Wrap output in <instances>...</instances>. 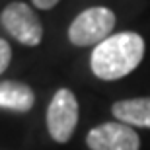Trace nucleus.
<instances>
[{"mask_svg":"<svg viewBox=\"0 0 150 150\" xmlns=\"http://www.w3.org/2000/svg\"><path fill=\"white\" fill-rule=\"evenodd\" d=\"M142 57L144 39L134 31H123L96 45L90 57V67L100 80H119L133 72Z\"/></svg>","mask_w":150,"mask_h":150,"instance_id":"obj_1","label":"nucleus"},{"mask_svg":"<svg viewBox=\"0 0 150 150\" xmlns=\"http://www.w3.org/2000/svg\"><path fill=\"white\" fill-rule=\"evenodd\" d=\"M115 28V14L109 8L96 6L80 12L68 28V39L76 47H90L105 41Z\"/></svg>","mask_w":150,"mask_h":150,"instance_id":"obj_2","label":"nucleus"},{"mask_svg":"<svg viewBox=\"0 0 150 150\" xmlns=\"http://www.w3.org/2000/svg\"><path fill=\"white\" fill-rule=\"evenodd\" d=\"M78 123V101L76 96L67 88H61L53 96L47 109V129L55 142H68Z\"/></svg>","mask_w":150,"mask_h":150,"instance_id":"obj_3","label":"nucleus"},{"mask_svg":"<svg viewBox=\"0 0 150 150\" xmlns=\"http://www.w3.org/2000/svg\"><path fill=\"white\" fill-rule=\"evenodd\" d=\"M0 22L12 37L25 47H35L41 43L43 25L35 12L23 2H12L2 10Z\"/></svg>","mask_w":150,"mask_h":150,"instance_id":"obj_4","label":"nucleus"},{"mask_svg":"<svg viewBox=\"0 0 150 150\" xmlns=\"http://www.w3.org/2000/svg\"><path fill=\"white\" fill-rule=\"evenodd\" d=\"M90 150H140V139L131 125L117 121L98 125L88 133Z\"/></svg>","mask_w":150,"mask_h":150,"instance_id":"obj_5","label":"nucleus"},{"mask_svg":"<svg viewBox=\"0 0 150 150\" xmlns=\"http://www.w3.org/2000/svg\"><path fill=\"white\" fill-rule=\"evenodd\" d=\"M111 113L117 121L131 127L150 129V98H133V100L115 101Z\"/></svg>","mask_w":150,"mask_h":150,"instance_id":"obj_6","label":"nucleus"},{"mask_svg":"<svg viewBox=\"0 0 150 150\" xmlns=\"http://www.w3.org/2000/svg\"><path fill=\"white\" fill-rule=\"evenodd\" d=\"M35 103V94L28 84L22 82H0V107L8 111L25 113Z\"/></svg>","mask_w":150,"mask_h":150,"instance_id":"obj_7","label":"nucleus"},{"mask_svg":"<svg viewBox=\"0 0 150 150\" xmlns=\"http://www.w3.org/2000/svg\"><path fill=\"white\" fill-rule=\"evenodd\" d=\"M12 61V49H10V43L6 41V39L0 37V74L4 72L8 64Z\"/></svg>","mask_w":150,"mask_h":150,"instance_id":"obj_8","label":"nucleus"},{"mask_svg":"<svg viewBox=\"0 0 150 150\" xmlns=\"http://www.w3.org/2000/svg\"><path fill=\"white\" fill-rule=\"evenodd\" d=\"M31 2H33V6L39 8V10H49V8H53L59 0H31Z\"/></svg>","mask_w":150,"mask_h":150,"instance_id":"obj_9","label":"nucleus"}]
</instances>
